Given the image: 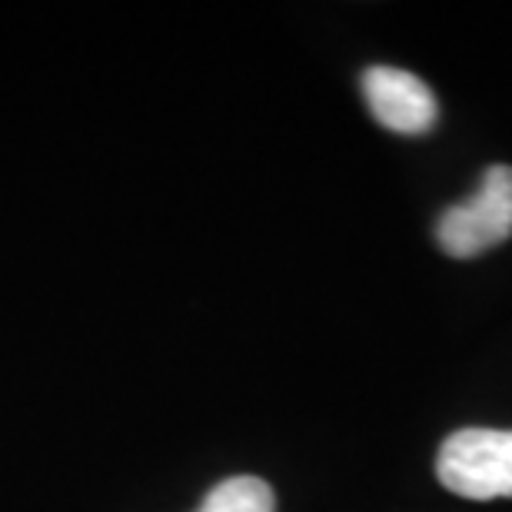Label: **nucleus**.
<instances>
[{
	"mask_svg": "<svg viewBox=\"0 0 512 512\" xmlns=\"http://www.w3.org/2000/svg\"><path fill=\"white\" fill-rule=\"evenodd\" d=\"M436 476L463 499H512V429H459L446 436Z\"/></svg>",
	"mask_w": 512,
	"mask_h": 512,
	"instance_id": "f257e3e1",
	"label": "nucleus"
},
{
	"mask_svg": "<svg viewBox=\"0 0 512 512\" xmlns=\"http://www.w3.org/2000/svg\"><path fill=\"white\" fill-rule=\"evenodd\" d=\"M512 237V167H489L469 200L453 203L436 223L449 256H479Z\"/></svg>",
	"mask_w": 512,
	"mask_h": 512,
	"instance_id": "f03ea898",
	"label": "nucleus"
},
{
	"mask_svg": "<svg viewBox=\"0 0 512 512\" xmlns=\"http://www.w3.org/2000/svg\"><path fill=\"white\" fill-rule=\"evenodd\" d=\"M363 97L386 130L426 133L436 124V97L423 80L399 67H370L363 74Z\"/></svg>",
	"mask_w": 512,
	"mask_h": 512,
	"instance_id": "7ed1b4c3",
	"label": "nucleus"
},
{
	"mask_svg": "<svg viewBox=\"0 0 512 512\" xmlns=\"http://www.w3.org/2000/svg\"><path fill=\"white\" fill-rule=\"evenodd\" d=\"M200 512H276V496L263 479L233 476L210 489Z\"/></svg>",
	"mask_w": 512,
	"mask_h": 512,
	"instance_id": "20e7f679",
	"label": "nucleus"
}]
</instances>
